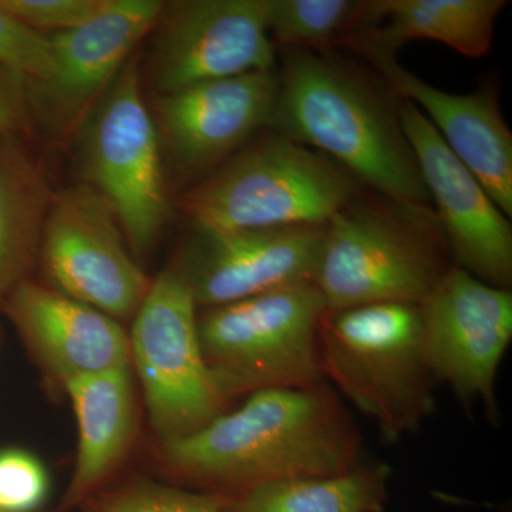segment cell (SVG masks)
<instances>
[{"label":"cell","mask_w":512,"mask_h":512,"mask_svg":"<svg viewBox=\"0 0 512 512\" xmlns=\"http://www.w3.org/2000/svg\"><path fill=\"white\" fill-rule=\"evenodd\" d=\"M320 362L326 382L375 421L386 440L416 433L436 409L420 305L375 303L326 312Z\"/></svg>","instance_id":"cell-5"},{"label":"cell","mask_w":512,"mask_h":512,"mask_svg":"<svg viewBox=\"0 0 512 512\" xmlns=\"http://www.w3.org/2000/svg\"><path fill=\"white\" fill-rule=\"evenodd\" d=\"M360 187L335 161L268 130L185 192L181 210L190 228L211 231L325 225Z\"/></svg>","instance_id":"cell-4"},{"label":"cell","mask_w":512,"mask_h":512,"mask_svg":"<svg viewBox=\"0 0 512 512\" xmlns=\"http://www.w3.org/2000/svg\"><path fill=\"white\" fill-rule=\"evenodd\" d=\"M326 303L315 282L281 286L198 316L202 356L225 400L326 382L320 325Z\"/></svg>","instance_id":"cell-6"},{"label":"cell","mask_w":512,"mask_h":512,"mask_svg":"<svg viewBox=\"0 0 512 512\" xmlns=\"http://www.w3.org/2000/svg\"><path fill=\"white\" fill-rule=\"evenodd\" d=\"M424 355L436 382L497 416L495 384L512 340L511 289L454 266L420 303Z\"/></svg>","instance_id":"cell-11"},{"label":"cell","mask_w":512,"mask_h":512,"mask_svg":"<svg viewBox=\"0 0 512 512\" xmlns=\"http://www.w3.org/2000/svg\"><path fill=\"white\" fill-rule=\"evenodd\" d=\"M28 119V79L0 64V136L15 137Z\"/></svg>","instance_id":"cell-27"},{"label":"cell","mask_w":512,"mask_h":512,"mask_svg":"<svg viewBox=\"0 0 512 512\" xmlns=\"http://www.w3.org/2000/svg\"><path fill=\"white\" fill-rule=\"evenodd\" d=\"M507 0H365L363 23L342 46L393 53L412 40H434L468 59L488 55Z\"/></svg>","instance_id":"cell-19"},{"label":"cell","mask_w":512,"mask_h":512,"mask_svg":"<svg viewBox=\"0 0 512 512\" xmlns=\"http://www.w3.org/2000/svg\"><path fill=\"white\" fill-rule=\"evenodd\" d=\"M269 130L335 161L363 187L431 205L400 120V99L335 52L279 50Z\"/></svg>","instance_id":"cell-2"},{"label":"cell","mask_w":512,"mask_h":512,"mask_svg":"<svg viewBox=\"0 0 512 512\" xmlns=\"http://www.w3.org/2000/svg\"><path fill=\"white\" fill-rule=\"evenodd\" d=\"M103 3L104 0H0V9L40 35H56L87 22Z\"/></svg>","instance_id":"cell-25"},{"label":"cell","mask_w":512,"mask_h":512,"mask_svg":"<svg viewBox=\"0 0 512 512\" xmlns=\"http://www.w3.org/2000/svg\"><path fill=\"white\" fill-rule=\"evenodd\" d=\"M77 423V454L60 512L77 511L101 488L127 456L136 433L133 366L79 377L67 384Z\"/></svg>","instance_id":"cell-18"},{"label":"cell","mask_w":512,"mask_h":512,"mask_svg":"<svg viewBox=\"0 0 512 512\" xmlns=\"http://www.w3.org/2000/svg\"><path fill=\"white\" fill-rule=\"evenodd\" d=\"M0 64L28 80H40L52 69L49 37L26 28L0 9Z\"/></svg>","instance_id":"cell-26"},{"label":"cell","mask_w":512,"mask_h":512,"mask_svg":"<svg viewBox=\"0 0 512 512\" xmlns=\"http://www.w3.org/2000/svg\"><path fill=\"white\" fill-rule=\"evenodd\" d=\"M269 0H178L163 6L148 79L158 93L276 69Z\"/></svg>","instance_id":"cell-10"},{"label":"cell","mask_w":512,"mask_h":512,"mask_svg":"<svg viewBox=\"0 0 512 512\" xmlns=\"http://www.w3.org/2000/svg\"><path fill=\"white\" fill-rule=\"evenodd\" d=\"M392 470L357 466L335 476L292 478L229 498L228 512H384Z\"/></svg>","instance_id":"cell-21"},{"label":"cell","mask_w":512,"mask_h":512,"mask_svg":"<svg viewBox=\"0 0 512 512\" xmlns=\"http://www.w3.org/2000/svg\"><path fill=\"white\" fill-rule=\"evenodd\" d=\"M42 512H60L59 510H55V511H42Z\"/></svg>","instance_id":"cell-28"},{"label":"cell","mask_w":512,"mask_h":512,"mask_svg":"<svg viewBox=\"0 0 512 512\" xmlns=\"http://www.w3.org/2000/svg\"><path fill=\"white\" fill-rule=\"evenodd\" d=\"M163 6L158 0H104L87 22L49 37L52 69L43 79L28 80V104L50 136L76 133L154 29Z\"/></svg>","instance_id":"cell-12"},{"label":"cell","mask_w":512,"mask_h":512,"mask_svg":"<svg viewBox=\"0 0 512 512\" xmlns=\"http://www.w3.org/2000/svg\"><path fill=\"white\" fill-rule=\"evenodd\" d=\"M278 76L242 74L161 94L156 126L161 146L184 174H212L274 116Z\"/></svg>","instance_id":"cell-15"},{"label":"cell","mask_w":512,"mask_h":512,"mask_svg":"<svg viewBox=\"0 0 512 512\" xmlns=\"http://www.w3.org/2000/svg\"><path fill=\"white\" fill-rule=\"evenodd\" d=\"M365 0H269L268 30L276 50L328 55L362 26Z\"/></svg>","instance_id":"cell-22"},{"label":"cell","mask_w":512,"mask_h":512,"mask_svg":"<svg viewBox=\"0 0 512 512\" xmlns=\"http://www.w3.org/2000/svg\"><path fill=\"white\" fill-rule=\"evenodd\" d=\"M400 120L453 261L480 281L510 289L512 225L430 121L400 99Z\"/></svg>","instance_id":"cell-14"},{"label":"cell","mask_w":512,"mask_h":512,"mask_svg":"<svg viewBox=\"0 0 512 512\" xmlns=\"http://www.w3.org/2000/svg\"><path fill=\"white\" fill-rule=\"evenodd\" d=\"M362 437L328 382L249 394L239 409L163 444L165 470L188 490L237 497L276 481L359 466Z\"/></svg>","instance_id":"cell-1"},{"label":"cell","mask_w":512,"mask_h":512,"mask_svg":"<svg viewBox=\"0 0 512 512\" xmlns=\"http://www.w3.org/2000/svg\"><path fill=\"white\" fill-rule=\"evenodd\" d=\"M86 185L116 215L131 251H150L170 217L161 141L130 59L77 128Z\"/></svg>","instance_id":"cell-7"},{"label":"cell","mask_w":512,"mask_h":512,"mask_svg":"<svg viewBox=\"0 0 512 512\" xmlns=\"http://www.w3.org/2000/svg\"><path fill=\"white\" fill-rule=\"evenodd\" d=\"M229 497L188 490L148 478L106 485L80 505V512H228Z\"/></svg>","instance_id":"cell-23"},{"label":"cell","mask_w":512,"mask_h":512,"mask_svg":"<svg viewBox=\"0 0 512 512\" xmlns=\"http://www.w3.org/2000/svg\"><path fill=\"white\" fill-rule=\"evenodd\" d=\"M116 215L82 184L53 197L39 255L47 285L110 318H134L151 281L130 254Z\"/></svg>","instance_id":"cell-9"},{"label":"cell","mask_w":512,"mask_h":512,"mask_svg":"<svg viewBox=\"0 0 512 512\" xmlns=\"http://www.w3.org/2000/svg\"><path fill=\"white\" fill-rule=\"evenodd\" d=\"M50 487L49 471L36 454L0 448V512H42Z\"/></svg>","instance_id":"cell-24"},{"label":"cell","mask_w":512,"mask_h":512,"mask_svg":"<svg viewBox=\"0 0 512 512\" xmlns=\"http://www.w3.org/2000/svg\"><path fill=\"white\" fill-rule=\"evenodd\" d=\"M325 225L211 231L190 228L171 268L202 308L315 279Z\"/></svg>","instance_id":"cell-13"},{"label":"cell","mask_w":512,"mask_h":512,"mask_svg":"<svg viewBox=\"0 0 512 512\" xmlns=\"http://www.w3.org/2000/svg\"><path fill=\"white\" fill-rule=\"evenodd\" d=\"M3 308L46 379L59 389L79 377L131 365L130 340L119 320L52 286L25 279Z\"/></svg>","instance_id":"cell-17"},{"label":"cell","mask_w":512,"mask_h":512,"mask_svg":"<svg viewBox=\"0 0 512 512\" xmlns=\"http://www.w3.org/2000/svg\"><path fill=\"white\" fill-rule=\"evenodd\" d=\"M349 50L365 59L399 99L410 101L423 113L495 205L511 218L512 134L495 84H485L474 93H447L404 69L393 53L369 46Z\"/></svg>","instance_id":"cell-16"},{"label":"cell","mask_w":512,"mask_h":512,"mask_svg":"<svg viewBox=\"0 0 512 512\" xmlns=\"http://www.w3.org/2000/svg\"><path fill=\"white\" fill-rule=\"evenodd\" d=\"M53 197L15 137L0 136V303L26 279Z\"/></svg>","instance_id":"cell-20"},{"label":"cell","mask_w":512,"mask_h":512,"mask_svg":"<svg viewBox=\"0 0 512 512\" xmlns=\"http://www.w3.org/2000/svg\"><path fill=\"white\" fill-rule=\"evenodd\" d=\"M454 266L431 205L360 187L325 224L313 282L328 312L420 305Z\"/></svg>","instance_id":"cell-3"},{"label":"cell","mask_w":512,"mask_h":512,"mask_svg":"<svg viewBox=\"0 0 512 512\" xmlns=\"http://www.w3.org/2000/svg\"><path fill=\"white\" fill-rule=\"evenodd\" d=\"M197 308L183 279L165 269L151 281L128 333L131 366L163 444L207 426L227 403L202 356Z\"/></svg>","instance_id":"cell-8"}]
</instances>
